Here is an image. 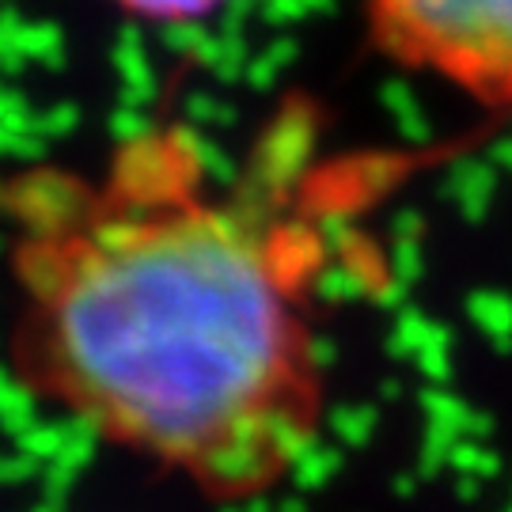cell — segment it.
<instances>
[{
    "label": "cell",
    "mask_w": 512,
    "mask_h": 512,
    "mask_svg": "<svg viewBox=\"0 0 512 512\" xmlns=\"http://www.w3.org/2000/svg\"><path fill=\"white\" fill-rule=\"evenodd\" d=\"M8 209V368L35 403L209 505L308 467L334 395L311 228L220 190L179 129L95 179L27 175Z\"/></svg>",
    "instance_id": "6da1fadb"
},
{
    "label": "cell",
    "mask_w": 512,
    "mask_h": 512,
    "mask_svg": "<svg viewBox=\"0 0 512 512\" xmlns=\"http://www.w3.org/2000/svg\"><path fill=\"white\" fill-rule=\"evenodd\" d=\"M380 50L486 107H512V0H368Z\"/></svg>",
    "instance_id": "7a4b0ae2"
},
{
    "label": "cell",
    "mask_w": 512,
    "mask_h": 512,
    "mask_svg": "<svg viewBox=\"0 0 512 512\" xmlns=\"http://www.w3.org/2000/svg\"><path fill=\"white\" fill-rule=\"evenodd\" d=\"M122 12L152 23H194L213 16L224 0H114Z\"/></svg>",
    "instance_id": "3957f363"
}]
</instances>
